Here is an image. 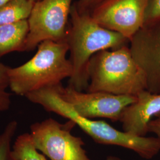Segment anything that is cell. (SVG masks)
<instances>
[{
    "mask_svg": "<svg viewBox=\"0 0 160 160\" xmlns=\"http://www.w3.org/2000/svg\"><path fill=\"white\" fill-rule=\"evenodd\" d=\"M29 31L28 20L0 26V58L12 52L25 51Z\"/></svg>",
    "mask_w": 160,
    "mask_h": 160,
    "instance_id": "obj_11",
    "label": "cell"
},
{
    "mask_svg": "<svg viewBox=\"0 0 160 160\" xmlns=\"http://www.w3.org/2000/svg\"><path fill=\"white\" fill-rule=\"evenodd\" d=\"M75 126L71 120L61 123L49 118L33 123L30 135L36 148L51 160H92L83 140L71 133Z\"/></svg>",
    "mask_w": 160,
    "mask_h": 160,
    "instance_id": "obj_5",
    "label": "cell"
},
{
    "mask_svg": "<svg viewBox=\"0 0 160 160\" xmlns=\"http://www.w3.org/2000/svg\"><path fill=\"white\" fill-rule=\"evenodd\" d=\"M58 92L81 116L92 119L107 118L118 121L124 109L134 102L137 97L114 95L104 92L78 91L71 86H57Z\"/></svg>",
    "mask_w": 160,
    "mask_h": 160,
    "instance_id": "obj_7",
    "label": "cell"
},
{
    "mask_svg": "<svg viewBox=\"0 0 160 160\" xmlns=\"http://www.w3.org/2000/svg\"><path fill=\"white\" fill-rule=\"evenodd\" d=\"M73 0H40L34 3L28 20L29 31L25 51L42 42H67L68 19Z\"/></svg>",
    "mask_w": 160,
    "mask_h": 160,
    "instance_id": "obj_6",
    "label": "cell"
},
{
    "mask_svg": "<svg viewBox=\"0 0 160 160\" xmlns=\"http://www.w3.org/2000/svg\"><path fill=\"white\" fill-rule=\"evenodd\" d=\"M129 44L132 57L145 77L147 90L160 94V20L144 24Z\"/></svg>",
    "mask_w": 160,
    "mask_h": 160,
    "instance_id": "obj_9",
    "label": "cell"
},
{
    "mask_svg": "<svg viewBox=\"0 0 160 160\" xmlns=\"http://www.w3.org/2000/svg\"><path fill=\"white\" fill-rule=\"evenodd\" d=\"M148 132H152L157 135L160 141V113L150 121L148 124Z\"/></svg>",
    "mask_w": 160,
    "mask_h": 160,
    "instance_id": "obj_18",
    "label": "cell"
},
{
    "mask_svg": "<svg viewBox=\"0 0 160 160\" xmlns=\"http://www.w3.org/2000/svg\"><path fill=\"white\" fill-rule=\"evenodd\" d=\"M57 86L41 89L26 97L32 103L40 105L46 111L74 122L96 143L131 149L147 160L152 159L160 152V141L157 138L133 136L115 129L103 120H93L81 116L59 96Z\"/></svg>",
    "mask_w": 160,
    "mask_h": 160,
    "instance_id": "obj_1",
    "label": "cell"
},
{
    "mask_svg": "<svg viewBox=\"0 0 160 160\" xmlns=\"http://www.w3.org/2000/svg\"><path fill=\"white\" fill-rule=\"evenodd\" d=\"M87 71V92L137 97L147 90L145 77L128 46L97 52L91 58Z\"/></svg>",
    "mask_w": 160,
    "mask_h": 160,
    "instance_id": "obj_4",
    "label": "cell"
},
{
    "mask_svg": "<svg viewBox=\"0 0 160 160\" xmlns=\"http://www.w3.org/2000/svg\"><path fill=\"white\" fill-rule=\"evenodd\" d=\"M38 47V51L28 62L9 68L10 89L18 96L26 97L41 89L60 85L62 80L72 75L66 42L46 40Z\"/></svg>",
    "mask_w": 160,
    "mask_h": 160,
    "instance_id": "obj_3",
    "label": "cell"
},
{
    "mask_svg": "<svg viewBox=\"0 0 160 160\" xmlns=\"http://www.w3.org/2000/svg\"><path fill=\"white\" fill-rule=\"evenodd\" d=\"M148 0H106L90 16L100 26L129 40L142 28Z\"/></svg>",
    "mask_w": 160,
    "mask_h": 160,
    "instance_id": "obj_8",
    "label": "cell"
},
{
    "mask_svg": "<svg viewBox=\"0 0 160 160\" xmlns=\"http://www.w3.org/2000/svg\"><path fill=\"white\" fill-rule=\"evenodd\" d=\"M34 3L33 0H12L0 7V26L28 20Z\"/></svg>",
    "mask_w": 160,
    "mask_h": 160,
    "instance_id": "obj_12",
    "label": "cell"
},
{
    "mask_svg": "<svg viewBox=\"0 0 160 160\" xmlns=\"http://www.w3.org/2000/svg\"><path fill=\"white\" fill-rule=\"evenodd\" d=\"M106 0H78L74 2L77 10L81 14L90 15L92 12Z\"/></svg>",
    "mask_w": 160,
    "mask_h": 160,
    "instance_id": "obj_17",
    "label": "cell"
},
{
    "mask_svg": "<svg viewBox=\"0 0 160 160\" xmlns=\"http://www.w3.org/2000/svg\"><path fill=\"white\" fill-rule=\"evenodd\" d=\"M12 153L17 160H47L36 148L30 133L20 135L12 145Z\"/></svg>",
    "mask_w": 160,
    "mask_h": 160,
    "instance_id": "obj_13",
    "label": "cell"
},
{
    "mask_svg": "<svg viewBox=\"0 0 160 160\" xmlns=\"http://www.w3.org/2000/svg\"><path fill=\"white\" fill-rule=\"evenodd\" d=\"M33 1H34V2H38V1H39L40 0H33Z\"/></svg>",
    "mask_w": 160,
    "mask_h": 160,
    "instance_id": "obj_21",
    "label": "cell"
},
{
    "mask_svg": "<svg viewBox=\"0 0 160 160\" xmlns=\"http://www.w3.org/2000/svg\"><path fill=\"white\" fill-rule=\"evenodd\" d=\"M105 160H122L119 157L114 156V155H109L107 157Z\"/></svg>",
    "mask_w": 160,
    "mask_h": 160,
    "instance_id": "obj_19",
    "label": "cell"
},
{
    "mask_svg": "<svg viewBox=\"0 0 160 160\" xmlns=\"http://www.w3.org/2000/svg\"><path fill=\"white\" fill-rule=\"evenodd\" d=\"M12 1V0H0V7L5 5Z\"/></svg>",
    "mask_w": 160,
    "mask_h": 160,
    "instance_id": "obj_20",
    "label": "cell"
},
{
    "mask_svg": "<svg viewBox=\"0 0 160 160\" xmlns=\"http://www.w3.org/2000/svg\"><path fill=\"white\" fill-rule=\"evenodd\" d=\"M18 128L16 120L7 123L0 133V160H17L12 153V141Z\"/></svg>",
    "mask_w": 160,
    "mask_h": 160,
    "instance_id": "obj_14",
    "label": "cell"
},
{
    "mask_svg": "<svg viewBox=\"0 0 160 160\" xmlns=\"http://www.w3.org/2000/svg\"><path fill=\"white\" fill-rule=\"evenodd\" d=\"M160 113V94L146 90L140 92L135 102L126 107L119 121L123 132L137 137H145L150 121Z\"/></svg>",
    "mask_w": 160,
    "mask_h": 160,
    "instance_id": "obj_10",
    "label": "cell"
},
{
    "mask_svg": "<svg viewBox=\"0 0 160 160\" xmlns=\"http://www.w3.org/2000/svg\"><path fill=\"white\" fill-rule=\"evenodd\" d=\"M160 20V0H148L144 16V24Z\"/></svg>",
    "mask_w": 160,
    "mask_h": 160,
    "instance_id": "obj_16",
    "label": "cell"
},
{
    "mask_svg": "<svg viewBox=\"0 0 160 160\" xmlns=\"http://www.w3.org/2000/svg\"><path fill=\"white\" fill-rule=\"evenodd\" d=\"M69 18L67 43L72 74L68 86L82 92L89 85L87 69L91 58L98 52L128 46L129 40L122 34L102 27L90 15L79 12L74 3Z\"/></svg>",
    "mask_w": 160,
    "mask_h": 160,
    "instance_id": "obj_2",
    "label": "cell"
},
{
    "mask_svg": "<svg viewBox=\"0 0 160 160\" xmlns=\"http://www.w3.org/2000/svg\"><path fill=\"white\" fill-rule=\"evenodd\" d=\"M9 68L0 61V112L8 111L12 105V94L7 92L10 88Z\"/></svg>",
    "mask_w": 160,
    "mask_h": 160,
    "instance_id": "obj_15",
    "label": "cell"
}]
</instances>
